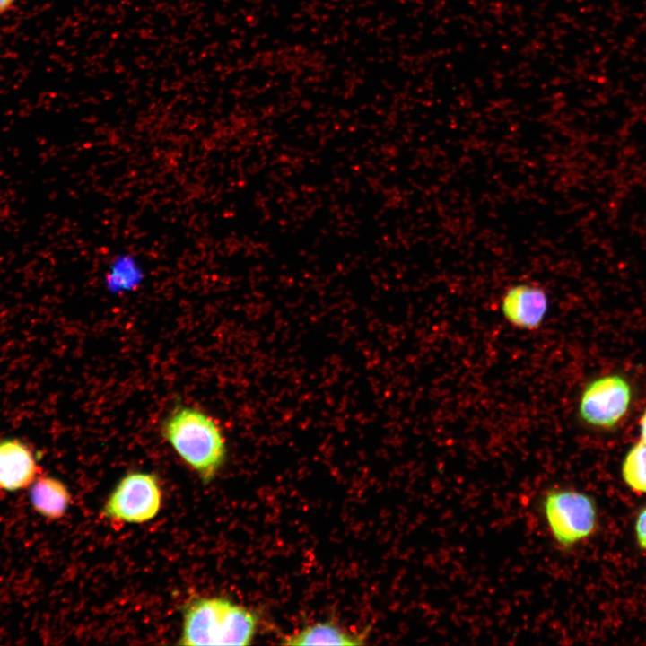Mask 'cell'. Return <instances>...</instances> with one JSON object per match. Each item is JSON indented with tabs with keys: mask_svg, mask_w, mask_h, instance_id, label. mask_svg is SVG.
<instances>
[{
	"mask_svg": "<svg viewBox=\"0 0 646 646\" xmlns=\"http://www.w3.org/2000/svg\"><path fill=\"white\" fill-rule=\"evenodd\" d=\"M162 434L204 484L215 477L225 460L226 445L213 417L196 407L179 406L165 418Z\"/></svg>",
	"mask_w": 646,
	"mask_h": 646,
	"instance_id": "6da1fadb",
	"label": "cell"
},
{
	"mask_svg": "<svg viewBox=\"0 0 646 646\" xmlns=\"http://www.w3.org/2000/svg\"><path fill=\"white\" fill-rule=\"evenodd\" d=\"M257 625L252 611L225 598H196L185 605L178 644L249 645Z\"/></svg>",
	"mask_w": 646,
	"mask_h": 646,
	"instance_id": "7a4b0ae2",
	"label": "cell"
},
{
	"mask_svg": "<svg viewBox=\"0 0 646 646\" xmlns=\"http://www.w3.org/2000/svg\"><path fill=\"white\" fill-rule=\"evenodd\" d=\"M538 511L551 540L563 550L591 537L598 525L592 497L570 487L546 488L538 498Z\"/></svg>",
	"mask_w": 646,
	"mask_h": 646,
	"instance_id": "3957f363",
	"label": "cell"
},
{
	"mask_svg": "<svg viewBox=\"0 0 646 646\" xmlns=\"http://www.w3.org/2000/svg\"><path fill=\"white\" fill-rule=\"evenodd\" d=\"M162 505L158 477L145 472H130L117 484L102 508V515L126 523L153 519Z\"/></svg>",
	"mask_w": 646,
	"mask_h": 646,
	"instance_id": "277c9868",
	"label": "cell"
},
{
	"mask_svg": "<svg viewBox=\"0 0 646 646\" xmlns=\"http://www.w3.org/2000/svg\"><path fill=\"white\" fill-rule=\"evenodd\" d=\"M632 396L631 385L624 377L611 374L597 378L583 388L578 415L589 426L612 429L626 415Z\"/></svg>",
	"mask_w": 646,
	"mask_h": 646,
	"instance_id": "5b68a950",
	"label": "cell"
},
{
	"mask_svg": "<svg viewBox=\"0 0 646 646\" xmlns=\"http://www.w3.org/2000/svg\"><path fill=\"white\" fill-rule=\"evenodd\" d=\"M549 310V297L540 286L519 283L506 289L501 299L503 319L513 327L535 331L544 323Z\"/></svg>",
	"mask_w": 646,
	"mask_h": 646,
	"instance_id": "8992f818",
	"label": "cell"
},
{
	"mask_svg": "<svg viewBox=\"0 0 646 646\" xmlns=\"http://www.w3.org/2000/svg\"><path fill=\"white\" fill-rule=\"evenodd\" d=\"M39 473L36 457L26 443L18 439L0 441V491L27 488Z\"/></svg>",
	"mask_w": 646,
	"mask_h": 646,
	"instance_id": "52a82bcc",
	"label": "cell"
},
{
	"mask_svg": "<svg viewBox=\"0 0 646 646\" xmlns=\"http://www.w3.org/2000/svg\"><path fill=\"white\" fill-rule=\"evenodd\" d=\"M30 499L35 511L49 519L62 518L71 503L67 486L53 476H39L31 485Z\"/></svg>",
	"mask_w": 646,
	"mask_h": 646,
	"instance_id": "ba28073f",
	"label": "cell"
},
{
	"mask_svg": "<svg viewBox=\"0 0 646 646\" xmlns=\"http://www.w3.org/2000/svg\"><path fill=\"white\" fill-rule=\"evenodd\" d=\"M140 259L132 252L116 254L109 261L105 274V284L112 292H124L137 288L144 279Z\"/></svg>",
	"mask_w": 646,
	"mask_h": 646,
	"instance_id": "9c48e42d",
	"label": "cell"
},
{
	"mask_svg": "<svg viewBox=\"0 0 646 646\" xmlns=\"http://www.w3.org/2000/svg\"><path fill=\"white\" fill-rule=\"evenodd\" d=\"M362 639L332 623L324 622L309 625L284 639L286 645H358Z\"/></svg>",
	"mask_w": 646,
	"mask_h": 646,
	"instance_id": "30bf717a",
	"label": "cell"
},
{
	"mask_svg": "<svg viewBox=\"0 0 646 646\" xmlns=\"http://www.w3.org/2000/svg\"><path fill=\"white\" fill-rule=\"evenodd\" d=\"M625 484L634 492L646 493V443L639 441L627 452L622 465Z\"/></svg>",
	"mask_w": 646,
	"mask_h": 646,
	"instance_id": "8fae6325",
	"label": "cell"
},
{
	"mask_svg": "<svg viewBox=\"0 0 646 646\" xmlns=\"http://www.w3.org/2000/svg\"><path fill=\"white\" fill-rule=\"evenodd\" d=\"M635 535L640 547L646 549V507L637 516L635 521Z\"/></svg>",
	"mask_w": 646,
	"mask_h": 646,
	"instance_id": "7c38bea8",
	"label": "cell"
},
{
	"mask_svg": "<svg viewBox=\"0 0 646 646\" xmlns=\"http://www.w3.org/2000/svg\"><path fill=\"white\" fill-rule=\"evenodd\" d=\"M641 438L642 441L646 443V410L640 420Z\"/></svg>",
	"mask_w": 646,
	"mask_h": 646,
	"instance_id": "4fadbf2b",
	"label": "cell"
},
{
	"mask_svg": "<svg viewBox=\"0 0 646 646\" xmlns=\"http://www.w3.org/2000/svg\"><path fill=\"white\" fill-rule=\"evenodd\" d=\"M15 0H0V13L6 12Z\"/></svg>",
	"mask_w": 646,
	"mask_h": 646,
	"instance_id": "5bb4252c",
	"label": "cell"
}]
</instances>
